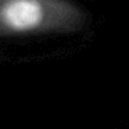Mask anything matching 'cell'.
<instances>
[{
    "label": "cell",
    "instance_id": "obj_1",
    "mask_svg": "<svg viewBox=\"0 0 129 129\" xmlns=\"http://www.w3.org/2000/svg\"><path fill=\"white\" fill-rule=\"evenodd\" d=\"M3 18L13 29L25 31L39 24L42 10L35 0H11L3 9Z\"/></svg>",
    "mask_w": 129,
    "mask_h": 129
}]
</instances>
